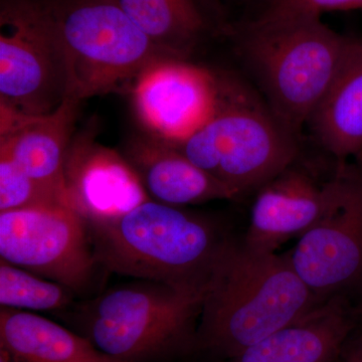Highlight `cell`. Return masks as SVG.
Returning <instances> with one entry per match:
<instances>
[{
    "mask_svg": "<svg viewBox=\"0 0 362 362\" xmlns=\"http://www.w3.org/2000/svg\"><path fill=\"white\" fill-rule=\"evenodd\" d=\"M230 88L204 66L162 57L138 76L129 94L135 115L147 134L176 145L216 114Z\"/></svg>",
    "mask_w": 362,
    "mask_h": 362,
    "instance_id": "obj_10",
    "label": "cell"
},
{
    "mask_svg": "<svg viewBox=\"0 0 362 362\" xmlns=\"http://www.w3.org/2000/svg\"><path fill=\"white\" fill-rule=\"evenodd\" d=\"M354 327L351 306L339 295L225 362H337Z\"/></svg>",
    "mask_w": 362,
    "mask_h": 362,
    "instance_id": "obj_13",
    "label": "cell"
},
{
    "mask_svg": "<svg viewBox=\"0 0 362 362\" xmlns=\"http://www.w3.org/2000/svg\"><path fill=\"white\" fill-rule=\"evenodd\" d=\"M42 1L65 59L66 99L82 103L109 93H129L147 66L170 57L130 20L116 0Z\"/></svg>",
    "mask_w": 362,
    "mask_h": 362,
    "instance_id": "obj_5",
    "label": "cell"
},
{
    "mask_svg": "<svg viewBox=\"0 0 362 362\" xmlns=\"http://www.w3.org/2000/svg\"><path fill=\"white\" fill-rule=\"evenodd\" d=\"M357 159H359V163H358V165H357V166H358L359 170H361V173H362V152H361V156L357 157Z\"/></svg>",
    "mask_w": 362,
    "mask_h": 362,
    "instance_id": "obj_23",
    "label": "cell"
},
{
    "mask_svg": "<svg viewBox=\"0 0 362 362\" xmlns=\"http://www.w3.org/2000/svg\"><path fill=\"white\" fill-rule=\"evenodd\" d=\"M0 257L71 291L85 290L98 265L84 218L65 204L0 213Z\"/></svg>",
    "mask_w": 362,
    "mask_h": 362,
    "instance_id": "obj_8",
    "label": "cell"
},
{
    "mask_svg": "<svg viewBox=\"0 0 362 362\" xmlns=\"http://www.w3.org/2000/svg\"><path fill=\"white\" fill-rule=\"evenodd\" d=\"M206 294L148 280L117 287L83 309L78 333L123 362H173L197 351Z\"/></svg>",
    "mask_w": 362,
    "mask_h": 362,
    "instance_id": "obj_4",
    "label": "cell"
},
{
    "mask_svg": "<svg viewBox=\"0 0 362 362\" xmlns=\"http://www.w3.org/2000/svg\"><path fill=\"white\" fill-rule=\"evenodd\" d=\"M65 286L49 282L35 274L0 259V304L1 307L28 310H57L71 303Z\"/></svg>",
    "mask_w": 362,
    "mask_h": 362,
    "instance_id": "obj_19",
    "label": "cell"
},
{
    "mask_svg": "<svg viewBox=\"0 0 362 362\" xmlns=\"http://www.w3.org/2000/svg\"><path fill=\"white\" fill-rule=\"evenodd\" d=\"M361 308H362V306H361ZM361 313H362V309H361Z\"/></svg>",
    "mask_w": 362,
    "mask_h": 362,
    "instance_id": "obj_25",
    "label": "cell"
},
{
    "mask_svg": "<svg viewBox=\"0 0 362 362\" xmlns=\"http://www.w3.org/2000/svg\"><path fill=\"white\" fill-rule=\"evenodd\" d=\"M124 156L153 201L183 206L238 199L230 188L195 165L180 150L148 135L133 140Z\"/></svg>",
    "mask_w": 362,
    "mask_h": 362,
    "instance_id": "obj_14",
    "label": "cell"
},
{
    "mask_svg": "<svg viewBox=\"0 0 362 362\" xmlns=\"http://www.w3.org/2000/svg\"><path fill=\"white\" fill-rule=\"evenodd\" d=\"M337 192L289 254L293 268L320 302L362 281V173L342 163Z\"/></svg>",
    "mask_w": 362,
    "mask_h": 362,
    "instance_id": "obj_9",
    "label": "cell"
},
{
    "mask_svg": "<svg viewBox=\"0 0 362 362\" xmlns=\"http://www.w3.org/2000/svg\"><path fill=\"white\" fill-rule=\"evenodd\" d=\"M85 221L98 265L183 289L207 291L230 242L206 216L151 199L118 216Z\"/></svg>",
    "mask_w": 362,
    "mask_h": 362,
    "instance_id": "obj_2",
    "label": "cell"
},
{
    "mask_svg": "<svg viewBox=\"0 0 362 362\" xmlns=\"http://www.w3.org/2000/svg\"><path fill=\"white\" fill-rule=\"evenodd\" d=\"M54 204L71 206L26 175L11 157L0 154V213Z\"/></svg>",
    "mask_w": 362,
    "mask_h": 362,
    "instance_id": "obj_20",
    "label": "cell"
},
{
    "mask_svg": "<svg viewBox=\"0 0 362 362\" xmlns=\"http://www.w3.org/2000/svg\"><path fill=\"white\" fill-rule=\"evenodd\" d=\"M0 347L18 362H123L98 349L80 333L49 319L2 307Z\"/></svg>",
    "mask_w": 362,
    "mask_h": 362,
    "instance_id": "obj_17",
    "label": "cell"
},
{
    "mask_svg": "<svg viewBox=\"0 0 362 362\" xmlns=\"http://www.w3.org/2000/svg\"><path fill=\"white\" fill-rule=\"evenodd\" d=\"M150 40L173 58L189 57L218 23L204 0H116Z\"/></svg>",
    "mask_w": 362,
    "mask_h": 362,
    "instance_id": "obj_18",
    "label": "cell"
},
{
    "mask_svg": "<svg viewBox=\"0 0 362 362\" xmlns=\"http://www.w3.org/2000/svg\"><path fill=\"white\" fill-rule=\"evenodd\" d=\"M226 32L283 127L300 137L334 82L354 37L321 18L256 23L243 21Z\"/></svg>",
    "mask_w": 362,
    "mask_h": 362,
    "instance_id": "obj_3",
    "label": "cell"
},
{
    "mask_svg": "<svg viewBox=\"0 0 362 362\" xmlns=\"http://www.w3.org/2000/svg\"><path fill=\"white\" fill-rule=\"evenodd\" d=\"M66 95L63 51L42 0H1L0 106L49 115Z\"/></svg>",
    "mask_w": 362,
    "mask_h": 362,
    "instance_id": "obj_7",
    "label": "cell"
},
{
    "mask_svg": "<svg viewBox=\"0 0 362 362\" xmlns=\"http://www.w3.org/2000/svg\"><path fill=\"white\" fill-rule=\"evenodd\" d=\"M294 164L257 190L244 240L247 247L276 252L287 240L301 237L332 199L338 175L320 185Z\"/></svg>",
    "mask_w": 362,
    "mask_h": 362,
    "instance_id": "obj_12",
    "label": "cell"
},
{
    "mask_svg": "<svg viewBox=\"0 0 362 362\" xmlns=\"http://www.w3.org/2000/svg\"><path fill=\"white\" fill-rule=\"evenodd\" d=\"M362 11V0H256L254 13L247 18L256 23L321 18L330 11Z\"/></svg>",
    "mask_w": 362,
    "mask_h": 362,
    "instance_id": "obj_21",
    "label": "cell"
},
{
    "mask_svg": "<svg viewBox=\"0 0 362 362\" xmlns=\"http://www.w3.org/2000/svg\"><path fill=\"white\" fill-rule=\"evenodd\" d=\"M171 146L240 197L295 163L299 137L232 89L201 129Z\"/></svg>",
    "mask_w": 362,
    "mask_h": 362,
    "instance_id": "obj_6",
    "label": "cell"
},
{
    "mask_svg": "<svg viewBox=\"0 0 362 362\" xmlns=\"http://www.w3.org/2000/svg\"><path fill=\"white\" fill-rule=\"evenodd\" d=\"M321 303L293 268L289 255L230 240L207 287L197 351L232 358Z\"/></svg>",
    "mask_w": 362,
    "mask_h": 362,
    "instance_id": "obj_1",
    "label": "cell"
},
{
    "mask_svg": "<svg viewBox=\"0 0 362 362\" xmlns=\"http://www.w3.org/2000/svg\"><path fill=\"white\" fill-rule=\"evenodd\" d=\"M233 1L245 2V1H251V0H233Z\"/></svg>",
    "mask_w": 362,
    "mask_h": 362,
    "instance_id": "obj_24",
    "label": "cell"
},
{
    "mask_svg": "<svg viewBox=\"0 0 362 362\" xmlns=\"http://www.w3.org/2000/svg\"><path fill=\"white\" fill-rule=\"evenodd\" d=\"M65 180L71 206L84 220L118 216L150 199L125 156L85 133L71 139Z\"/></svg>",
    "mask_w": 362,
    "mask_h": 362,
    "instance_id": "obj_11",
    "label": "cell"
},
{
    "mask_svg": "<svg viewBox=\"0 0 362 362\" xmlns=\"http://www.w3.org/2000/svg\"><path fill=\"white\" fill-rule=\"evenodd\" d=\"M345 362H362V335L347 351Z\"/></svg>",
    "mask_w": 362,
    "mask_h": 362,
    "instance_id": "obj_22",
    "label": "cell"
},
{
    "mask_svg": "<svg viewBox=\"0 0 362 362\" xmlns=\"http://www.w3.org/2000/svg\"><path fill=\"white\" fill-rule=\"evenodd\" d=\"M80 104L66 99L54 113L35 117L23 127L0 135V154L11 157L26 175L71 206L65 163Z\"/></svg>",
    "mask_w": 362,
    "mask_h": 362,
    "instance_id": "obj_15",
    "label": "cell"
},
{
    "mask_svg": "<svg viewBox=\"0 0 362 362\" xmlns=\"http://www.w3.org/2000/svg\"><path fill=\"white\" fill-rule=\"evenodd\" d=\"M326 151L344 163L362 152V37H354L334 82L308 123Z\"/></svg>",
    "mask_w": 362,
    "mask_h": 362,
    "instance_id": "obj_16",
    "label": "cell"
}]
</instances>
